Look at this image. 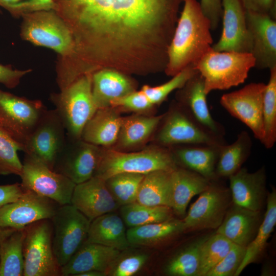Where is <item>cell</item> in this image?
Here are the masks:
<instances>
[{"mask_svg":"<svg viewBox=\"0 0 276 276\" xmlns=\"http://www.w3.org/2000/svg\"><path fill=\"white\" fill-rule=\"evenodd\" d=\"M199 194L182 220L185 232L217 229L232 201L230 190L214 180Z\"/></svg>","mask_w":276,"mask_h":276,"instance_id":"obj_11","label":"cell"},{"mask_svg":"<svg viewBox=\"0 0 276 276\" xmlns=\"http://www.w3.org/2000/svg\"><path fill=\"white\" fill-rule=\"evenodd\" d=\"M30 71L13 70L0 64V83L9 88H14L18 85L20 79Z\"/></svg>","mask_w":276,"mask_h":276,"instance_id":"obj_48","label":"cell"},{"mask_svg":"<svg viewBox=\"0 0 276 276\" xmlns=\"http://www.w3.org/2000/svg\"><path fill=\"white\" fill-rule=\"evenodd\" d=\"M51 220L53 250L61 267L86 241L91 221L71 204L59 205Z\"/></svg>","mask_w":276,"mask_h":276,"instance_id":"obj_9","label":"cell"},{"mask_svg":"<svg viewBox=\"0 0 276 276\" xmlns=\"http://www.w3.org/2000/svg\"><path fill=\"white\" fill-rule=\"evenodd\" d=\"M122 121L113 107L98 108L84 126L81 139L98 146L111 145L118 140Z\"/></svg>","mask_w":276,"mask_h":276,"instance_id":"obj_26","label":"cell"},{"mask_svg":"<svg viewBox=\"0 0 276 276\" xmlns=\"http://www.w3.org/2000/svg\"><path fill=\"white\" fill-rule=\"evenodd\" d=\"M101 149L82 139L67 138L66 144L58 155L53 170L72 180L76 185L95 176Z\"/></svg>","mask_w":276,"mask_h":276,"instance_id":"obj_15","label":"cell"},{"mask_svg":"<svg viewBox=\"0 0 276 276\" xmlns=\"http://www.w3.org/2000/svg\"><path fill=\"white\" fill-rule=\"evenodd\" d=\"M265 87L263 83H251L238 90L223 95L220 100L221 106L245 124L261 143L264 136L263 100Z\"/></svg>","mask_w":276,"mask_h":276,"instance_id":"obj_14","label":"cell"},{"mask_svg":"<svg viewBox=\"0 0 276 276\" xmlns=\"http://www.w3.org/2000/svg\"><path fill=\"white\" fill-rule=\"evenodd\" d=\"M179 89V104L205 130L224 138V127L213 118L210 111L203 79L199 73L197 71Z\"/></svg>","mask_w":276,"mask_h":276,"instance_id":"obj_20","label":"cell"},{"mask_svg":"<svg viewBox=\"0 0 276 276\" xmlns=\"http://www.w3.org/2000/svg\"><path fill=\"white\" fill-rule=\"evenodd\" d=\"M21 35L35 45L52 49L62 56L73 51L74 39L65 20L54 10L24 14Z\"/></svg>","mask_w":276,"mask_h":276,"instance_id":"obj_6","label":"cell"},{"mask_svg":"<svg viewBox=\"0 0 276 276\" xmlns=\"http://www.w3.org/2000/svg\"><path fill=\"white\" fill-rule=\"evenodd\" d=\"M251 147V137L246 131L240 132L233 143L222 145L216 167L217 178H229L237 172L249 156Z\"/></svg>","mask_w":276,"mask_h":276,"instance_id":"obj_30","label":"cell"},{"mask_svg":"<svg viewBox=\"0 0 276 276\" xmlns=\"http://www.w3.org/2000/svg\"><path fill=\"white\" fill-rule=\"evenodd\" d=\"M251 40L250 54L258 69L276 67V20L270 16L246 11Z\"/></svg>","mask_w":276,"mask_h":276,"instance_id":"obj_17","label":"cell"},{"mask_svg":"<svg viewBox=\"0 0 276 276\" xmlns=\"http://www.w3.org/2000/svg\"><path fill=\"white\" fill-rule=\"evenodd\" d=\"M18 151H22V147L0 128L1 175L20 176L22 163L18 157Z\"/></svg>","mask_w":276,"mask_h":276,"instance_id":"obj_40","label":"cell"},{"mask_svg":"<svg viewBox=\"0 0 276 276\" xmlns=\"http://www.w3.org/2000/svg\"><path fill=\"white\" fill-rule=\"evenodd\" d=\"M269 70L263 100L264 136L262 144L267 149L272 148L276 142V67Z\"/></svg>","mask_w":276,"mask_h":276,"instance_id":"obj_37","label":"cell"},{"mask_svg":"<svg viewBox=\"0 0 276 276\" xmlns=\"http://www.w3.org/2000/svg\"><path fill=\"white\" fill-rule=\"evenodd\" d=\"M59 205L48 198L24 190L16 200L0 208V226L20 229L41 220L51 219Z\"/></svg>","mask_w":276,"mask_h":276,"instance_id":"obj_16","label":"cell"},{"mask_svg":"<svg viewBox=\"0 0 276 276\" xmlns=\"http://www.w3.org/2000/svg\"><path fill=\"white\" fill-rule=\"evenodd\" d=\"M47 110L39 100L0 90V128L23 147Z\"/></svg>","mask_w":276,"mask_h":276,"instance_id":"obj_8","label":"cell"},{"mask_svg":"<svg viewBox=\"0 0 276 276\" xmlns=\"http://www.w3.org/2000/svg\"><path fill=\"white\" fill-rule=\"evenodd\" d=\"M144 174L121 173L105 180L111 195L120 205L136 201L137 192Z\"/></svg>","mask_w":276,"mask_h":276,"instance_id":"obj_38","label":"cell"},{"mask_svg":"<svg viewBox=\"0 0 276 276\" xmlns=\"http://www.w3.org/2000/svg\"><path fill=\"white\" fill-rule=\"evenodd\" d=\"M54 10L90 36L118 48L152 35L162 42L173 32L183 0H53Z\"/></svg>","mask_w":276,"mask_h":276,"instance_id":"obj_1","label":"cell"},{"mask_svg":"<svg viewBox=\"0 0 276 276\" xmlns=\"http://www.w3.org/2000/svg\"><path fill=\"white\" fill-rule=\"evenodd\" d=\"M183 7L167 50V75L195 65L212 48L211 24L197 0H183Z\"/></svg>","mask_w":276,"mask_h":276,"instance_id":"obj_2","label":"cell"},{"mask_svg":"<svg viewBox=\"0 0 276 276\" xmlns=\"http://www.w3.org/2000/svg\"><path fill=\"white\" fill-rule=\"evenodd\" d=\"M197 72L195 65L191 64L173 76L168 82L156 86H144L142 90L154 105L163 102L173 90L181 88Z\"/></svg>","mask_w":276,"mask_h":276,"instance_id":"obj_41","label":"cell"},{"mask_svg":"<svg viewBox=\"0 0 276 276\" xmlns=\"http://www.w3.org/2000/svg\"><path fill=\"white\" fill-rule=\"evenodd\" d=\"M209 236L196 240L174 255L166 265L165 273L171 276H198L201 247Z\"/></svg>","mask_w":276,"mask_h":276,"instance_id":"obj_36","label":"cell"},{"mask_svg":"<svg viewBox=\"0 0 276 276\" xmlns=\"http://www.w3.org/2000/svg\"><path fill=\"white\" fill-rule=\"evenodd\" d=\"M164 115L122 118L118 139L119 145L123 148H129L143 142L155 129Z\"/></svg>","mask_w":276,"mask_h":276,"instance_id":"obj_34","label":"cell"},{"mask_svg":"<svg viewBox=\"0 0 276 276\" xmlns=\"http://www.w3.org/2000/svg\"><path fill=\"white\" fill-rule=\"evenodd\" d=\"M121 251L103 245L85 242L61 267L62 276H77L88 271L105 273L119 256Z\"/></svg>","mask_w":276,"mask_h":276,"instance_id":"obj_22","label":"cell"},{"mask_svg":"<svg viewBox=\"0 0 276 276\" xmlns=\"http://www.w3.org/2000/svg\"><path fill=\"white\" fill-rule=\"evenodd\" d=\"M177 167L171 150L164 147L129 153L101 150L95 176L105 180L121 173L145 175L156 170L171 171Z\"/></svg>","mask_w":276,"mask_h":276,"instance_id":"obj_4","label":"cell"},{"mask_svg":"<svg viewBox=\"0 0 276 276\" xmlns=\"http://www.w3.org/2000/svg\"><path fill=\"white\" fill-rule=\"evenodd\" d=\"M211 180L185 168L177 167L171 172L170 208L178 216H183L191 199L209 186Z\"/></svg>","mask_w":276,"mask_h":276,"instance_id":"obj_25","label":"cell"},{"mask_svg":"<svg viewBox=\"0 0 276 276\" xmlns=\"http://www.w3.org/2000/svg\"><path fill=\"white\" fill-rule=\"evenodd\" d=\"M148 255L141 251L120 252L119 256L106 272V275L132 276L145 265Z\"/></svg>","mask_w":276,"mask_h":276,"instance_id":"obj_42","label":"cell"},{"mask_svg":"<svg viewBox=\"0 0 276 276\" xmlns=\"http://www.w3.org/2000/svg\"><path fill=\"white\" fill-rule=\"evenodd\" d=\"M266 211L257 233L253 240L246 247L244 259L235 276L239 275L249 264L255 262L261 256L266 247L267 240L276 224V191L272 188L267 197Z\"/></svg>","mask_w":276,"mask_h":276,"instance_id":"obj_32","label":"cell"},{"mask_svg":"<svg viewBox=\"0 0 276 276\" xmlns=\"http://www.w3.org/2000/svg\"><path fill=\"white\" fill-rule=\"evenodd\" d=\"M25 227L11 228L0 246V276H22L24 274L23 242Z\"/></svg>","mask_w":276,"mask_h":276,"instance_id":"obj_33","label":"cell"},{"mask_svg":"<svg viewBox=\"0 0 276 276\" xmlns=\"http://www.w3.org/2000/svg\"><path fill=\"white\" fill-rule=\"evenodd\" d=\"M171 172L156 170L145 174L139 187L136 202L170 208Z\"/></svg>","mask_w":276,"mask_h":276,"instance_id":"obj_29","label":"cell"},{"mask_svg":"<svg viewBox=\"0 0 276 276\" xmlns=\"http://www.w3.org/2000/svg\"><path fill=\"white\" fill-rule=\"evenodd\" d=\"M66 140L65 129L56 110L47 109L24 145L22 151L53 170L55 161Z\"/></svg>","mask_w":276,"mask_h":276,"instance_id":"obj_12","label":"cell"},{"mask_svg":"<svg viewBox=\"0 0 276 276\" xmlns=\"http://www.w3.org/2000/svg\"><path fill=\"white\" fill-rule=\"evenodd\" d=\"M20 177L24 190L34 192L60 205L71 204L76 184L38 159L25 154Z\"/></svg>","mask_w":276,"mask_h":276,"instance_id":"obj_10","label":"cell"},{"mask_svg":"<svg viewBox=\"0 0 276 276\" xmlns=\"http://www.w3.org/2000/svg\"><path fill=\"white\" fill-rule=\"evenodd\" d=\"M228 178L232 202L250 210L261 211L266 196L265 168L252 173L241 168Z\"/></svg>","mask_w":276,"mask_h":276,"instance_id":"obj_21","label":"cell"},{"mask_svg":"<svg viewBox=\"0 0 276 276\" xmlns=\"http://www.w3.org/2000/svg\"><path fill=\"white\" fill-rule=\"evenodd\" d=\"M71 204L90 221L114 211L120 206L108 190L105 180L95 176L76 185Z\"/></svg>","mask_w":276,"mask_h":276,"instance_id":"obj_19","label":"cell"},{"mask_svg":"<svg viewBox=\"0 0 276 276\" xmlns=\"http://www.w3.org/2000/svg\"><path fill=\"white\" fill-rule=\"evenodd\" d=\"M153 105L142 90L132 92L114 101L111 107H122L135 111H143L150 109Z\"/></svg>","mask_w":276,"mask_h":276,"instance_id":"obj_45","label":"cell"},{"mask_svg":"<svg viewBox=\"0 0 276 276\" xmlns=\"http://www.w3.org/2000/svg\"><path fill=\"white\" fill-rule=\"evenodd\" d=\"M51 219H43L25 227L23 242V276H60L61 267L52 244Z\"/></svg>","mask_w":276,"mask_h":276,"instance_id":"obj_7","label":"cell"},{"mask_svg":"<svg viewBox=\"0 0 276 276\" xmlns=\"http://www.w3.org/2000/svg\"><path fill=\"white\" fill-rule=\"evenodd\" d=\"M172 210L168 206H150L136 201L122 205L121 217L129 227L160 222L172 218Z\"/></svg>","mask_w":276,"mask_h":276,"instance_id":"obj_35","label":"cell"},{"mask_svg":"<svg viewBox=\"0 0 276 276\" xmlns=\"http://www.w3.org/2000/svg\"><path fill=\"white\" fill-rule=\"evenodd\" d=\"M92 95L97 108L111 107L115 100L133 91L129 80L122 74L103 70L91 76Z\"/></svg>","mask_w":276,"mask_h":276,"instance_id":"obj_28","label":"cell"},{"mask_svg":"<svg viewBox=\"0 0 276 276\" xmlns=\"http://www.w3.org/2000/svg\"><path fill=\"white\" fill-rule=\"evenodd\" d=\"M125 225L121 217L113 212L99 216L90 222L85 242L111 247L121 251L127 250L130 244Z\"/></svg>","mask_w":276,"mask_h":276,"instance_id":"obj_27","label":"cell"},{"mask_svg":"<svg viewBox=\"0 0 276 276\" xmlns=\"http://www.w3.org/2000/svg\"><path fill=\"white\" fill-rule=\"evenodd\" d=\"M223 145L187 144L171 151L177 165L179 163L212 181L217 179L216 167Z\"/></svg>","mask_w":276,"mask_h":276,"instance_id":"obj_24","label":"cell"},{"mask_svg":"<svg viewBox=\"0 0 276 276\" xmlns=\"http://www.w3.org/2000/svg\"><path fill=\"white\" fill-rule=\"evenodd\" d=\"M66 131L67 138L81 139L83 129L97 108L92 95L91 76L78 78L59 94L51 97Z\"/></svg>","mask_w":276,"mask_h":276,"instance_id":"obj_5","label":"cell"},{"mask_svg":"<svg viewBox=\"0 0 276 276\" xmlns=\"http://www.w3.org/2000/svg\"><path fill=\"white\" fill-rule=\"evenodd\" d=\"M105 273L98 271H88L79 274L77 276H105Z\"/></svg>","mask_w":276,"mask_h":276,"instance_id":"obj_50","label":"cell"},{"mask_svg":"<svg viewBox=\"0 0 276 276\" xmlns=\"http://www.w3.org/2000/svg\"><path fill=\"white\" fill-rule=\"evenodd\" d=\"M246 11L267 14L276 18L275 0H240Z\"/></svg>","mask_w":276,"mask_h":276,"instance_id":"obj_47","label":"cell"},{"mask_svg":"<svg viewBox=\"0 0 276 276\" xmlns=\"http://www.w3.org/2000/svg\"><path fill=\"white\" fill-rule=\"evenodd\" d=\"M246 247L233 243L226 256L205 276H235L246 253Z\"/></svg>","mask_w":276,"mask_h":276,"instance_id":"obj_43","label":"cell"},{"mask_svg":"<svg viewBox=\"0 0 276 276\" xmlns=\"http://www.w3.org/2000/svg\"><path fill=\"white\" fill-rule=\"evenodd\" d=\"M11 229V228L0 226V246L2 240Z\"/></svg>","mask_w":276,"mask_h":276,"instance_id":"obj_51","label":"cell"},{"mask_svg":"<svg viewBox=\"0 0 276 276\" xmlns=\"http://www.w3.org/2000/svg\"><path fill=\"white\" fill-rule=\"evenodd\" d=\"M24 191V190L19 183L0 185V208L16 200Z\"/></svg>","mask_w":276,"mask_h":276,"instance_id":"obj_49","label":"cell"},{"mask_svg":"<svg viewBox=\"0 0 276 276\" xmlns=\"http://www.w3.org/2000/svg\"><path fill=\"white\" fill-rule=\"evenodd\" d=\"M255 65L248 53L216 51L211 48L195 64L203 79L204 91L226 90L244 82Z\"/></svg>","mask_w":276,"mask_h":276,"instance_id":"obj_3","label":"cell"},{"mask_svg":"<svg viewBox=\"0 0 276 276\" xmlns=\"http://www.w3.org/2000/svg\"><path fill=\"white\" fill-rule=\"evenodd\" d=\"M0 6L14 16L40 10H53V0H0Z\"/></svg>","mask_w":276,"mask_h":276,"instance_id":"obj_44","label":"cell"},{"mask_svg":"<svg viewBox=\"0 0 276 276\" xmlns=\"http://www.w3.org/2000/svg\"><path fill=\"white\" fill-rule=\"evenodd\" d=\"M261 222V211L232 203L216 233L234 244L247 247L255 237Z\"/></svg>","mask_w":276,"mask_h":276,"instance_id":"obj_23","label":"cell"},{"mask_svg":"<svg viewBox=\"0 0 276 276\" xmlns=\"http://www.w3.org/2000/svg\"><path fill=\"white\" fill-rule=\"evenodd\" d=\"M223 29L219 40L213 44L219 52L250 53L251 40L247 29L246 10L240 0H222Z\"/></svg>","mask_w":276,"mask_h":276,"instance_id":"obj_18","label":"cell"},{"mask_svg":"<svg viewBox=\"0 0 276 276\" xmlns=\"http://www.w3.org/2000/svg\"><path fill=\"white\" fill-rule=\"evenodd\" d=\"M233 244L219 233L209 236L201 247L198 276H205L226 256Z\"/></svg>","mask_w":276,"mask_h":276,"instance_id":"obj_39","label":"cell"},{"mask_svg":"<svg viewBox=\"0 0 276 276\" xmlns=\"http://www.w3.org/2000/svg\"><path fill=\"white\" fill-rule=\"evenodd\" d=\"M164 122L157 136L164 147L174 145L226 144L224 138L205 130L180 105L164 114Z\"/></svg>","mask_w":276,"mask_h":276,"instance_id":"obj_13","label":"cell"},{"mask_svg":"<svg viewBox=\"0 0 276 276\" xmlns=\"http://www.w3.org/2000/svg\"><path fill=\"white\" fill-rule=\"evenodd\" d=\"M185 232L182 220L166 221L130 227L126 231L129 244L147 246L158 243Z\"/></svg>","mask_w":276,"mask_h":276,"instance_id":"obj_31","label":"cell"},{"mask_svg":"<svg viewBox=\"0 0 276 276\" xmlns=\"http://www.w3.org/2000/svg\"><path fill=\"white\" fill-rule=\"evenodd\" d=\"M199 3L203 13L211 21L212 30H215L222 18V0H200Z\"/></svg>","mask_w":276,"mask_h":276,"instance_id":"obj_46","label":"cell"}]
</instances>
